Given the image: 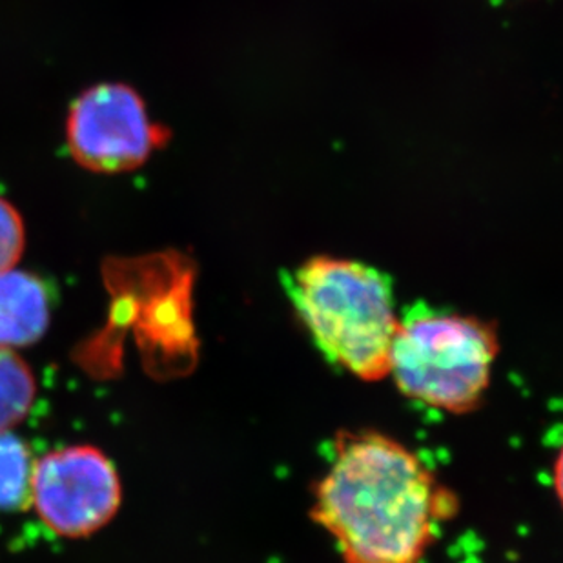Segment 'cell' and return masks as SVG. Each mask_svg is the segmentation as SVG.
<instances>
[{"mask_svg": "<svg viewBox=\"0 0 563 563\" xmlns=\"http://www.w3.org/2000/svg\"><path fill=\"white\" fill-rule=\"evenodd\" d=\"M49 324V296L44 283L27 272L0 274V346H27Z\"/></svg>", "mask_w": 563, "mask_h": 563, "instance_id": "obj_6", "label": "cell"}, {"mask_svg": "<svg viewBox=\"0 0 563 563\" xmlns=\"http://www.w3.org/2000/svg\"><path fill=\"white\" fill-rule=\"evenodd\" d=\"M33 501L44 523L60 537H88L118 512L121 484L102 452L69 446L35 465Z\"/></svg>", "mask_w": 563, "mask_h": 563, "instance_id": "obj_5", "label": "cell"}, {"mask_svg": "<svg viewBox=\"0 0 563 563\" xmlns=\"http://www.w3.org/2000/svg\"><path fill=\"white\" fill-rule=\"evenodd\" d=\"M460 500L415 451L379 431H343L312 516L345 563H423Z\"/></svg>", "mask_w": 563, "mask_h": 563, "instance_id": "obj_1", "label": "cell"}, {"mask_svg": "<svg viewBox=\"0 0 563 563\" xmlns=\"http://www.w3.org/2000/svg\"><path fill=\"white\" fill-rule=\"evenodd\" d=\"M68 150L86 170L123 174L163 148L170 132L150 118L137 91L119 82L86 90L69 108Z\"/></svg>", "mask_w": 563, "mask_h": 563, "instance_id": "obj_4", "label": "cell"}, {"mask_svg": "<svg viewBox=\"0 0 563 563\" xmlns=\"http://www.w3.org/2000/svg\"><path fill=\"white\" fill-rule=\"evenodd\" d=\"M498 354V332L484 319L416 313L399 321L388 376L412 401L449 415H468L489 390Z\"/></svg>", "mask_w": 563, "mask_h": 563, "instance_id": "obj_3", "label": "cell"}, {"mask_svg": "<svg viewBox=\"0 0 563 563\" xmlns=\"http://www.w3.org/2000/svg\"><path fill=\"white\" fill-rule=\"evenodd\" d=\"M32 454L21 438L0 432V512H19L33 501Z\"/></svg>", "mask_w": 563, "mask_h": 563, "instance_id": "obj_7", "label": "cell"}, {"mask_svg": "<svg viewBox=\"0 0 563 563\" xmlns=\"http://www.w3.org/2000/svg\"><path fill=\"white\" fill-rule=\"evenodd\" d=\"M35 379L26 363L10 349L0 346V432H5L32 409Z\"/></svg>", "mask_w": 563, "mask_h": 563, "instance_id": "obj_8", "label": "cell"}, {"mask_svg": "<svg viewBox=\"0 0 563 563\" xmlns=\"http://www.w3.org/2000/svg\"><path fill=\"white\" fill-rule=\"evenodd\" d=\"M24 251V224L10 202L0 197V274L11 271Z\"/></svg>", "mask_w": 563, "mask_h": 563, "instance_id": "obj_9", "label": "cell"}, {"mask_svg": "<svg viewBox=\"0 0 563 563\" xmlns=\"http://www.w3.org/2000/svg\"><path fill=\"white\" fill-rule=\"evenodd\" d=\"M287 292L329 362L363 382L388 376L399 319L385 274L360 261L316 255L288 276Z\"/></svg>", "mask_w": 563, "mask_h": 563, "instance_id": "obj_2", "label": "cell"}]
</instances>
